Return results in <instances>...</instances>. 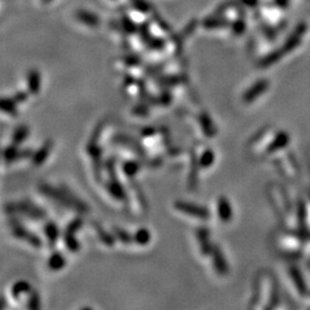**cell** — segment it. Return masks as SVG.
<instances>
[{"label":"cell","mask_w":310,"mask_h":310,"mask_svg":"<svg viewBox=\"0 0 310 310\" xmlns=\"http://www.w3.org/2000/svg\"><path fill=\"white\" fill-rule=\"evenodd\" d=\"M215 162V153L211 149H206L203 151V153L200 154L199 156V164L200 168L203 169H208L209 167H211Z\"/></svg>","instance_id":"obj_21"},{"label":"cell","mask_w":310,"mask_h":310,"mask_svg":"<svg viewBox=\"0 0 310 310\" xmlns=\"http://www.w3.org/2000/svg\"><path fill=\"white\" fill-rule=\"evenodd\" d=\"M95 226H96V230L97 232H98V236L100 237V239H102V241L103 244H106L107 246H113V245L115 244V238L116 237H113L111 234H109L108 232L104 231V230L100 226L99 224H97V223H95Z\"/></svg>","instance_id":"obj_26"},{"label":"cell","mask_w":310,"mask_h":310,"mask_svg":"<svg viewBox=\"0 0 310 310\" xmlns=\"http://www.w3.org/2000/svg\"><path fill=\"white\" fill-rule=\"evenodd\" d=\"M210 255L212 258V262H214V268L216 270V272H217L219 276L228 275L229 272L228 262H226L224 254H223L222 250L217 246V245H214Z\"/></svg>","instance_id":"obj_6"},{"label":"cell","mask_w":310,"mask_h":310,"mask_svg":"<svg viewBox=\"0 0 310 310\" xmlns=\"http://www.w3.org/2000/svg\"><path fill=\"white\" fill-rule=\"evenodd\" d=\"M83 225V219L82 218H75L71 221L69 224L67 225L66 231H64V234H76L77 231H79V229L82 228Z\"/></svg>","instance_id":"obj_29"},{"label":"cell","mask_w":310,"mask_h":310,"mask_svg":"<svg viewBox=\"0 0 310 310\" xmlns=\"http://www.w3.org/2000/svg\"><path fill=\"white\" fill-rule=\"evenodd\" d=\"M46 1H49V0H46Z\"/></svg>","instance_id":"obj_35"},{"label":"cell","mask_w":310,"mask_h":310,"mask_svg":"<svg viewBox=\"0 0 310 310\" xmlns=\"http://www.w3.org/2000/svg\"><path fill=\"white\" fill-rule=\"evenodd\" d=\"M278 163L280 174H283L285 178L295 179L299 176V164L295 156L286 155L285 160H279Z\"/></svg>","instance_id":"obj_5"},{"label":"cell","mask_w":310,"mask_h":310,"mask_svg":"<svg viewBox=\"0 0 310 310\" xmlns=\"http://www.w3.org/2000/svg\"><path fill=\"white\" fill-rule=\"evenodd\" d=\"M32 291L31 285L27 280H19L12 286V297L15 300H20L22 295L29 294Z\"/></svg>","instance_id":"obj_17"},{"label":"cell","mask_w":310,"mask_h":310,"mask_svg":"<svg viewBox=\"0 0 310 310\" xmlns=\"http://www.w3.org/2000/svg\"><path fill=\"white\" fill-rule=\"evenodd\" d=\"M10 225H12L13 234L17 238V239L27 241V243L30 244L31 246L35 248H41L43 246V241L41 238L27 230L24 228V225H22V223L17 221V219H12Z\"/></svg>","instance_id":"obj_3"},{"label":"cell","mask_w":310,"mask_h":310,"mask_svg":"<svg viewBox=\"0 0 310 310\" xmlns=\"http://www.w3.org/2000/svg\"><path fill=\"white\" fill-rule=\"evenodd\" d=\"M114 142H116L118 144H128V147H130L133 152L138 153V155L142 158L145 157V151H144L143 146H140V144L137 142L136 139L131 138V137L125 136V135H116L114 138Z\"/></svg>","instance_id":"obj_14"},{"label":"cell","mask_w":310,"mask_h":310,"mask_svg":"<svg viewBox=\"0 0 310 310\" xmlns=\"http://www.w3.org/2000/svg\"><path fill=\"white\" fill-rule=\"evenodd\" d=\"M209 236H210V232H209V230L207 228L198 229L197 238H198V241H199L201 253L204 254V257L210 255L211 251H212V247H214V245L210 243Z\"/></svg>","instance_id":"obj_9"},{"label":"cell","mask_w":310,"mask_h":310,"mask_svg":"<svg viewBox=\"0 0 310 310\" xmlns=\"http://www.w3.org/2000/svg\"><path fill=\"white\" fill-rule=\"evenodd\" d=\"M13 98L15 99V102L19 103H24L28 99V93L23 92V91H19V92H16L15 95H14Z\"/></svg>","instance_id":"obj_31"},{"label":"cell","mask_w":310,"mask_h":310,"mask_svg":"<svg viewBox=\"0 0 310 310\" xmlns=\"http://www.w3.org/2000/svg\"><path fill=\"white\" fill-rule=\"evenodd\" d=\"M107 191L115 200L117 201H127V193L122 184L117 181L116 177L110 178V181L107 183Z\"/></svg>","instance_id":"obj_10"},{"label":"cell","mask_w":310,"mask_h":310,"mask_svg":"<svg viewBox=\"0 0 310 310\" xmlns=\"http://www.w3.org/2000/svg\"><path fill=\"white\" fill-rule=\"evenodd\" d=\"M174 206L178 211L183 212V214L193 216V217H198L200 219H207L209 218V216H210V212H209L208 208L200 206V205L186 203V201L183 200H177L174 204Z\"/></svg>","instance_id":"obj_4"},{"label":"cell","mask_w":310,"mask_h":310,"mask_svg":"<svg viewBox=\"0 0 310 310\" xmlns=\"http://www.w3.org/2000/svg\"><path fill=\"white\" fill-rule=\"evenodd\" d=\"M19 151L20 150L17 149V146L14 145V144L5 147L2 151L3 161H5L7 164H10V163H13L14 161L19 160Z\"/></svg>","instance_id":"obj_23"},{"label":"cell","mask_w":310,"mask_h":310,"mask_svg":"<svg viewBox=\"0 0 310 310\" xmlns=\"http://www.w3.org/2000/svg\"><path fill=\"white\" fill-rule=\"evenodd\" d=\"M114 236L116 237L117 239H120L121 243H123V244H129V243H131V241H133V236H130L125 230L121 228H116V226L114 228Z\"/></svg>","instance_id":"obj_28"},{"label":"cell","mask_w":310,"mask_h":310,"mask_svg":"<svg viewBox=\"0 0 310 310\" xmlns=\"http://www.w3.org/2000/svg\"><path fill=\"white\" fill-rule=\"evenodd\" d=\"M266 89V85L264 82H259L254 84L250 90H247L246 92L244 93L243 96V100L245 103H254L257 98H258L259 96L263 95Z\"/></svg>","instance_id":"obj_13"},{"label":"cell","mask_w":310,"mask_h":310,"mask_svg":"<svg viewBox=\"0 0 310 310\" xmlns=\"http://www.w3.org/2000/svg\"><path fill=\"white\" fill-rule=\"evenodd\" d=\"M27 307L29 309H39L41 308V298H39V294L37 293V292L34 291V290H32L30 293H29Z\"/></svg>","instance_id":"obj_27"},{"label":"cell","mask_w":310,"mask_h":310,"mask_svg":"<svg viewBox=\"0 0 310 310\" xmlns=\"http://www.w3.org/2000/svg\"><path fill=\"white\" fill-rule=\"evenodd\" d=\"M52 147H53L52 140L51 139L46 140V142L42 145L41 149L32 155L31 158H32V163H34V165H37V167H39V165H42L43 163H44V162L46 161V158L49 157L50 153H51Z\"/></svg>","instance_id":"obj_11"},{"label":"cell","mask_w":310,"mask_h":310,"mask_svg":"<svg viewBox=\"0 0 310 310\" xmlns=\"http://www.w3.org/2000/svg\"><path fill=\"white\" fill-rule=\"evenodd\" d=\"M199 167V157H197L196 151H191V168L189 175V187L191 191H194L198 186V168Z\"/></svg>","instance_id":"obj_12"},{"label":"cell","mask_w":310,"mask_h":310,"mask_svg":"<svg viewBox=\"0 0 310 310\" xmlns=\"http://www.w3.org/2000/svg\"><path fill=\"white\" fill-rule=\"evenodd\" d=\"M217 215L218 218L221 219L222 222L229 223L231 222V219L233 217V210L231 203L228 200V198L225 197H219L217 200Z\"/></svg>","instance_id":"obj_7"},{"label":"cell","mask_w":310,"mask_h":310,"mask_svg":"<svg viewBox=\"0 0 310 310\" xmlns=\"http://www.w3.org/2000/svg\"><path fill=\"white\" fill-rule=\"evenodd\" d=\"M156 133V129L152 127H147L142 130V136L143 137H152Z\"/></svg>","instance_id":"obj_34"},{"label":"cell","mask_w":310,"mask_h":310,"mask_svg":"<svg viewBox=\"0 0 310 310\" xmlns=\"http://www.w3.org/2000/svg\"><path fill=\"white\" fill-rule=\"evenodd\" d=\"M6 211L8 214H20L28 216L35 221H41L46 217V212L43 208L32 203L30 200H22L17 203H10L6 205Z\"/></svg>","instance_id":"obj_2"},{"label":"cell","mask_w":310,"mask_h":310,"mask_svg":"<svg viewBox=\"0 0 310 310\" xmlns=\"http://www.w3.org/2000/svg\"><path fill=\"white\" fill-rule=\"evenodd\" d=\"M27 79L29 92H30L31 95H37L39 90H41V75H39L38 70L34 69L29 71Z\"/></svg>","instance_id":"obj_18"},{"label":"cell","mask_w":310,"mask_h":310,"mask_svg":"<svg viewBox=\"0 0 310 310\" xmlns=\"http://www.w3.org/2000/svg\"><path fill=\"white\" fill-rule=\"evenodd\" d=\"M48 266L52 271H60V270H62L66 266V258H64L62 253L59 251L53 252L51 257L49 258Z\"/></svg>","instance_id":"obj_16"},{"label":"cell","mask_w":310,"mask_h":310,"mask_svg":"<svg viewBox=\"0 0 310 310\" xmlns=\"http://www.w3.org/2000/svg\"><path fill=\"white\" fill-rule=\"evenodd\" d=\"M39 191L44 196L61 205V206L75 209V210L83 212V214L89 211L88 205L79 199L78 197L75 196L67 186L54 187L53 185H50V184L42 183L39 184Z\"/></svg>","instance_id":"obj_1"},{"label":"cell","mask_w":310,"mask_h":310,"mask_svg":"<svg viewBox=\"0 0 310 310\" xmlns=\"http://www.w3.org/2000/svg\"><path fill=\"white\" fill-rule=\"evenodd\" d=\"M151 232L149 229L146 228H140L137 230L133 234V241L139 246H146L147 244H150L151 241Z\"/></svg>","instance_id":"obj_22"},{"label":"cell","mask_w":310,"mask_h":310,"mask_svg":"<svg viewBox=\"0 0 310 310\" xmlns=\"http://www.w3.org/2000/svg\"><path fill=\"white\" fill-rule=\"evenodd\" d=\"M34 155V152L30 149H23L19 151V160H22V158H28V157H32Z\"/></svg>","instance_id":"obj_32"},{"label":"cell","mask_w":310,"mask_h":310,"mask_svg":"<svg viewBox=\"0 0 310 310\" xmlns=\"http://www.w3.org/2000/svg\"><path fill=\"white\" fill-rule=\"evenodd\" d=\"M140 168H142V163H140L139 161H136V160L124 161L123 165H122V170H123L124 175L127 176L128 178L135 177V176L138 174Z\"/></svg>","instance_id":"obj_19"},{"label":"cell","mask_w":310,"mask_h":310,"mask_svg":"<svg viewBox=\"0 0 310 310\" xmlns=\"http://www.w3.org/2000/svg\"><path fill=\"white\" fill-rule=\"evenodd\" d=\"M158 102H160L162 104H169L171 103V96L169 92H163L158 98Z\"/></svg>","instance_id":"obj_33"},{"label":"cell","mask_w":310,"mask_h":310,"mask_svg":"<svg viewBox=\"0 0 310 310\" xmlns=\"http://www.w3.org/2000/svg\"><path fill=\"white\" fill-rule=\"evenodd\" d=\"M132 113L138 115V116H146V115H149L150 113V108L145 103H140L133 107Z\"/></svg>","instance_id":"obj_30"},{"label":"cell","mask_w":310,"mask_h":310,"mask_svg":"<svg viewBox=\"0 0 310 310\" xmlns=\"http://www.w3.org/2000/svg\"><path fill=\"white\" fill-rule=\"evenodd\" d=\"M28 136H29V128L24 124L20 125V127H17L15 130H14L13 136H12V144L19 146L28 138Z\"/></svg>","instance_id":"obj_20"},{"label":"cell","mask_w":310,"mask_h":310,"mask_svg":"<svg viewBox=\"0 0 310 310\" xmlns=\"http://www.w3.org/2000/svg\"><path fill=\"white\" fill-rule=\"evenodd\" d=\"M16 102L14 98H8V97H3L1 99V110L3 113L10 115V116H16L17 115V108Z\"/></svg>","instance_id":"obj_24"},{"label":"cell","mask_w":310,"mask_h":310,"mask_svg":"<svg viewBox=\"0 0 310 310\" xmlns=\"http://www.w3.org/2000/svg\"><path fill=\"white\" fill-rule=\"evenodd\" d=\"M63 240L68 251L73 252V253H76V252L79 251V248H81V244L76 239L75 234H63Z\"/></svg>","instance_id":"obj_25"},{"label":"cell","mask_w":310,"mask_h":310,"mask_svg":"<svg viewBox=\"0 0 310 310\" xmlns=\"http://www.w3.org/2000/svg\"><path fill=\"white\" fill-rule=\"evenodd\" d=\"M44 233L46 238H48L50 247L53 248L54 245L57 243V240H59V237H60L59 226H57L56 223L50 221L46 223L44 226Z\"/></svg>","instance_id":"obj_15"},{"label":"cell","mask_w":310,"mask_h":310,"mask_svg":"<svg viewBox=\"0 0 310 310\" xmlns=\"http://www.w3.org/2000/svg\"><path fill=\"white\" fill-rule=\"evenodd\" d=\"M198 121H199V124L201 127V130L205 133V136L207 138H212L215 137L216 133H217V129H216V125L212 121V118L209 116V114L206 111H201L198 116Z\"/></svg>","instance_id":"obj_8"}]
</instances>
